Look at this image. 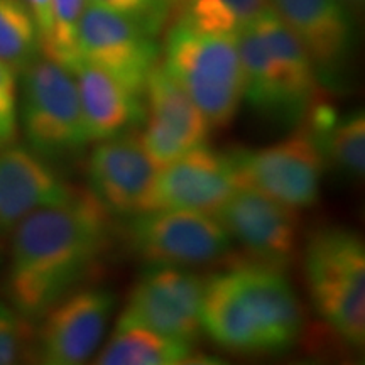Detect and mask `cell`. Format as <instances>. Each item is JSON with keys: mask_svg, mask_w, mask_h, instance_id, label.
<instances>
[{"mask_svg": "<svg viewBox=\"0 0 365 365\" xmlns=\"http://www.w3.org/2000/svg\"><path fill=\"white\" fill-rule=\"evenodd\" d=\"M112 215L78 190L65 203L36 210L12 232L6 289L9 301L29 322L80 287L112 249Z\"/></svg>", "mask_w": 365, "mask_h": 365, "instance_id": "6da1fadb", "label": "cell"}, {"mask_svg": "<svg viewBox=\"0 0 365 365\" xmlns=\"http://www.w3.org/2000/svg\"><path fill=\"white\" fill-rule=\"evenodd\" d=\"M202 331L240 355H282L303 333V308L284 271L247 262L205 279Z\"/></svg>", "mask_w": 365, "mask_h": 365, "instance_id": "7a4b0ae2", "label": "cell"}, {"mask_svg": "<svg viewBox=\"0 0 365 365\" xmlns=\"http://www.w3.org/2000/svg\"><path fill=\"white\" fill-rule=\"evenodd\" d=\"M244 98L277 125H299L318 100V73L299 41L269 7L237 34Z\"/></svg>", "mask_w": 365, "mask_h": 365, "instance_id": "3957f363", "label": "cell"}, {"mask_svg": "<svg viewBox=\"0 0 365 365\" xmlns=\"http://www.w3.org/2000/svg\"><path fill=\"white\" fill-rule=\"evenodd\" d=\"M161 66L202 110L210 129L234 120L244 98L237 36L205 33L178 17L166 34Z\"/></svg>", "mask_w": 365, "mask_h": 365, "instance_id": "277c9868", "label": "cell"}, {"mask_svg": "<svg viewBox=\"0 0 365 365\" xmlns=\"http://www.w3.org/2000/svg\"><path fill=\"white\" fill-rule=\"evenodd\" d=\"M304 274L314 312L350 349L365 345V245L341 227H323L304 245Z\"/></svg>", "mask_w": 365, "mask_h": 365, "instance_id": "5b68a950", "label": "cell"}, {"mask_svg": "<svg viewBox=\"0 0 365 365\" xmlns=\"http://www.w3.org/2000/svg\"><path fill=\"white\" fill-rule=\"evenodd\" d=\"M21 75V124L29 149L51 164L80 159L91 140L75 75L48 58H38Z\"/></svg>", "mask_w": 365, "mask_h": 365, "instance_id": "8992f818", "label": "cell"}, {"mask_svg": "<svg viewBox=\"0 0 365 365\" xmlns=\"http://www.w3.org/2000/svg\"><path fill=\"white\" fill-rule=\"evenodd\" d=\"M127 240L148 266L193 267L232 252V237L213 215L188 210H153L129 217Z\"/></svg>", "mask_w": 365, "mask_h": 365, "instance_id": "52a82bcc", "label": "cell"}, {"mask_svg": "<svg viewBox=\"0 0 365 365\" xmlns=\"http://www.w3.org/2000/svg\"><path fill=\"white\" fill-rule=\"evenodd\" d=\"M286 139L261 149L230 154L240 188H250L287 207H313L319 196L325 159L303 124Z\"/></svg>", "mask_w": 365, "mask_h": 365, "instance_id": "ba28073f", "label": "cell"}, {"mask_svg": "<svg viewBox=\"0 0 365 365\" xmlns=\"http://www.w3.org/2000/svg\"><path fill=\"white\" fill-rule=\"evenodd\" d=\"M205 279L186 267L148 266L132 286L117 325H135L195 345L202 333Z\"/></svg>", "mask_w": 365, "mask_h": 365, "instance_id": "9c48e42d", "label": "cell"}, {"mask_svg": "<svg viewBox=\"0 0 365 365\" xmlns=\"http://www.w3.org/2000/svg\"><path fill=\"white\" fill-rule=\"evenodd\" d=\"M117 304L107 287H76L41 317L34 357L48 365H80L97 352Z\"/></svg>", "mask_w": 365, "mask_h": 365, "instance_id": "30bf717a", "label": "cell"}, {"mask_svg": "<svg viewBox=\"0 0 365 365\" xmlns=\"http://www.w3.org/2000/svg\"><path fill=\"white\" fill-rule=\"evenodd\" d=\"M250 261L284 271L299 249L298 210L250 188H239L213 215Z\"/></svg>", "mask_w": 365, "mask_h": 365, "instance_id": "8fae6325", "label": "cell"}, {"mask_svg": "<svg viewBox=\"0 0 365 365\" xmlns=\"http://www.w3.org/2000/svg\"><path fill=\"white\" fill-rule=\"evenodd\" d=\"M78 53L81 63L108 73L143 97L150 71L161 58L156 38L124 17L88 2L80 22Z\"/></svg>", "mask_w": 365, "mask_h": 365, "instance_id": "7c38bea8", "label": "cell"}, {"mask_svg": "<svg viewBox=\"0 0 365 365\" xmlns=\"http://www.w3.org/2000/svg\"><path fill=\"white\" fill-rule=\"evenodd\" d=\"M269 6L308 53L319 83L344 86L355 39L352 12L340 0H269Z\"/></svg>", "mask_w": 365, "mask_h": 365, "instance_id": "4fadbf2b", "label": "cell"}, {"mask_svg": "<svg viewBox=\"0 0 365 365\" xmlns=\"http://www.w3.org/2000/svg\"><path fill=\"white\" fill-rule=\"evenodd\" d=\"M158 171L135 130L100 140L86 164L88 193L112 217L139 215L149 212Z\"/></svg>", "mask_w": 365, "mask_h": 365, "instance_id": "5bb4252c", "label": "cell"}, {"mask_svg": "<svg viewBox=\"0 0 365 365\" xmlns=\"http://www.w3.org/2000/svg\"><path fill=\"white\" fill-rule=\"evenodd\" d=\"M239 188L230 154L203 144L159 168L149 212L188 210L215 215Z\"/></svg>", "mask_w": 365, "mask_h": 365, "instance_id": "9a60e30c", "label": "cell"}, {"mask_svg": "<svg viewBox=\"0 0 365 365\" xmlns=\"http://www.w3.org/2000/svg\"><path fill=\"white\" fill-rule=\"evenodd\" d=\"M145 118L140 134L145 153L158 168L207 143L210 125L185 90L164 71H150L144 90Z\"/></svg>", "mask_w": 365, "mask_h": 365, "instance_id": "2e32d148", "label": "cell"}, {"mask_svg": "<svg viewBox=\"0 0 365 365\" xmlns=\"http://www.w3.org/2000/svg\"><path fill=\"white\" fill-rule=\"evenodd\" d=\"M76 193L33 149L16 144L0 149V239L36 210L65 203Z\"/></svg>", "mask_w": 365, "mask_h": 365, "instance_id": "e0dca14e", "label": "cell"}, {"mask_svg": "<svg viewBox=\"0 0 365 365\" xmlns=\"http://www.w3.org/2000/svg\"><path fill=\"white\" fill-rule=\"evenodd\" d=\"M75 78L91 143L124 135L144 124L145 103L143 95H137L108 73L86 63H81Z\"/></svg>", "mask_w": 365, "mask_h": 365, "instance_id": "ac0fdd59", "label": "cell"}, {"mask_svg": "<svg viewBox=\"0 0 365 365\" xmlns=\"http://www.w3.org/2000/svg\"><path fill=\"white\" fill-rule=\"evenodd\" d=\"M325 159V166L350 178H362L365 173V117L362 110L339 113L330 103H318L309 108L301 122Z\"/></svg>", "mask_w": 365, "mask_h": 365, "instance_id": "d6986e66", "label": "cell"}, {"mask_svg": "<svg viewBox=\"0 0 365 365\" xmlns=\"http://www.w3.org/2000/svg\"><path fill=\"white\" fill-rule=\"evenodd\" d=\"M208 364L195 345L171 339L135 325H117L115 331L97 355L98 365H180Z\"/></svg>", "mask_w": 365, "mask_h": 365, "instance_id": "ffe728a7", "label": "cell"}, {"mask_svg": "<svg viewBox=\"0 0 365 365\" xmlns=\"http://www.w3.org/2000/svg\"><path fill=\"white\" fill-rule=\"evenodd\" d=\"M180 17L196 29L237 36L267 11L269 0H180Z\"/></svg>", "mask_w": 365, "mask_h": 365, "instance_id": "44dd1931", "label": "cell"}, {"mask_svg": "<svg viewBox=\"0 0 365 365\" xmlns=\"http://www.w3.org/2000/svg\"><path fill=\"white\" fill-rule=\"evenodd\" d=\"M39 53V27L26 0H0V61L21 75Z\"/></svg>", "mask_w": 365, "mask_h": 365, "instance_id": "7402d4cb", "label": "cell"}, {"mask_svg": "<svg viewBox=\"0 0 365 365\" xmlns=\"http://www.w3.org/2000/svg\"><path fill=\"white\" fill-rule=\"evenodd\" d=\"M85 6L86 0H51V33L41 48L44 58L73 75L81 66L78 33Z\"/></svg>", "mask_w": 365, "mask_h": 365, "instance_id": "603a6c76", "label": "cell"}, {"mask_svg": "<svg viewBox=\"0 0 365 365\" xmlns=\"http://www.w3.org/2000/svg\"><path fill=\"white\" fill-rule=\"evenodd\" d=\"M86 2L124 17L153 38L161 33L170 19L171 4L168 0H86Z\"/></svg>", "mask_w": 365, "mask_h": 365, "instance_id": "cb8c5ba5", "label": "cell"}, {"mask_svg": "<svg viewBox=\"0 0 365 365\" xmlns=\"http://www.w3.org/2000/svg\"><path fill=\"white\" fill-rule=\"evenodd\" d=\"M34 345L33 322L0 301V365L21 362Z\"/></svg>", "mask_w": 365, "mask_h": 365, "instance_id": "d4e9b609", "label": "cell"}, {"mask_svg": "<svg viewBox=\"0 0 365 365\" xmlns=\"http://www.w3.org/2000/svg\"><path fill=\"white\" fill-rule=\"evenodd\" d=\"M19 135L17 73L0 61V149L16 144Z\"/></svg>", "mask_w": 365, "mask_h": 365, "instance_id": "484cf974", "label": "cell"}, {"mask_svg": "<svg viewBox=\"0 0 365 365\" xmlns=\"http://www.w3.org/2000/svg\"><path fill=\"white\" fill-rule=\"evenodd\" d=\"M38 22L41 34V48L51 33V0H26Z\"/></svg>", "mask_w": 365, "mask_h": 365, "instance_id": "4316f807", "label": "cell"}, {"mask_svg": "<svg viewBox=\"0 0 365 365\" xmlns=\"http://www.w3.org/2000/svg\"><path fill=\"white\" fill-rule=\"evenodd\" d=\"M341 4H344V6L349 9L350 12H354V11H357L359 7H362L364 6V0H340Z\"/></svg>", "mask_w": 365, "mask_h": 365, "instance_id": "83f0119b", "label": "cell"}, {"mask_svg": "<svg viewBox=\"0 0 365 365\" xmlns=\"http://www.w3.org/2000/svg\"><path fill=\"white\" fill-rule=\"evenodd\" d=\"M168 2H170V4H175V2H176V0H168Z\"/></svg>", "mask_w": 365, "mask_h": 365, "instance_id": "f1b7e54d", "label": "cell"}, {"mask_svg": "<svg viewBox=\"0 0 365 365\" xmlns=\"http://www.w3.org/2000/svg\"><path fill=\"white\" fill-rule=\"evenodd\" d=\"M176 2H180V0H176ZM176 2H175V4H176Z\"/></svg>", "mask_w": 365, "mask_h": 365, "instance_id": "f546056e", "label": "cell"}]
</instances>
